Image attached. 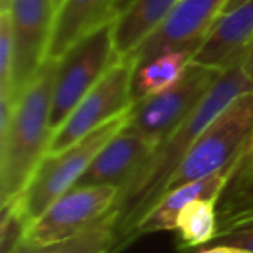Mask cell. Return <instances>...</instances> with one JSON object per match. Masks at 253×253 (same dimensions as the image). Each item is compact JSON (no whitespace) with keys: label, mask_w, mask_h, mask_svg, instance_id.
<instances>
[{"label":"cell","mask_w":253,"mask_h":253,"mask_svg":"<svg viewBox=\"0 0 253 253\" xmlns=\"http://www.w3.org/2000/svg\"><path fill=\"white\" fill-rule=\"evenodd\" d=\"M155 148L142 135L123 128L99 151L77 186H113L122 193L144 169Z\"/></svg>","instance_id":"obj_12"},{"label":"cell","mask_w":253,"mask_h":253,"mask_svg":"<svg viewBox=\"0 0 253 253\" xmlns=\"http://www.w3.org/2000/svg\"><path fill=\"white\" fill-rule=\"evenodd\" d=\"M9 12L16 50L12 97L18 102L21 92L47 59L56 7L52 0H12Z\"/></svg>","instance_id":"obj_9"},{"label":"cell","mask_w":253,"mask_h":253,"mask_svg":"<svg viewBox=\"0 0 253 253\" xmlns=\"http://www.w3.org/2000/svg\"><path fill=\"white\" fill-rule=\"evenodd\" d=\"M52 2H54V7H56V11H57V7L63 4V0H52Z\"/></svg>","instance_id":"obj_27"},{"label":"cell","mask_w":253,"mask_h":253,"mask_svg":"<svg viewBox=\"0 0 253 253\" xmlns=\"http://www.w3.org/2000/svg\"><path fill=\"white\" fill-rule=\"evenodd\" d=\"M193 56L194 50L191 49H173L165 50L146 63L137 64L132 78L134 104L162 94L179 84L186 75Z\"/></svg>","instance_id":"obj_16"},{"label":"cell","mask_w":253,"mask_h":253,"mask_svg":"<svg viewBox=\"0 0 253 253\" xmlns=\"http://www.w3.org/2000/svg\"><path fill=\"white\" fill-rule=\"evenodd\" d=\"M211 245H229L253 253V215L218 213V231Z\"/></svg>","instance_id":"obj_20"},{"label":"cell","mask_w":253,"mask_h":253,"mask_svg":"<svg viewBox=\"0 0 253 253\" xmlns=\"http://www.w3.org/2000/svg\"><path fill=\"white\" fill-rule=\"evenodd\" d=\"M217 198H200L180 210L177 217L179 248H196L210 245L218 231Z\"/></svg>","instance_id":"obj_17"},{"label":"cell","mask_w":253,"mask_h":253,"mask_svg":"<svg viewBox=\"0 0 253 253\" xmlns=\"http://www.w3.org/2000/svg\"><path fill=\"white\" fill-rule=\"evenodd\" d=\"M118 59L113 43V21L82 39L57 59L50 116L52 132Z\"/></svg>","instance_id":"obj_6"},{"label":"cell","mask_w":253,"mask_h":253,"mask_svg":"<svg viewBox=\"0 0 253 253\" xmlns=\"http://www.w3.org/2000/svg\"><path fill=\"white\" fill-rule=\"evenodd\" d=\"M252 134L253 90L239 95L205 128L167 182L163 196L169 191L205 179L238 162L245 155Z\"/></svg>","instance_id":"obj_4"},{"label":"cell","mask_w":253,"mask_h":253,"mask_svg":"<svg viewBox=\"0 0 253 253\" xmlns=\"http://www.w3.org/2000/svg\"><path fill=\"white\" fill-rule=\"evenodd\" d=\"M179 0H126L113 19L118 57H128L163 25Z\"/></svg>","instance_id":"obj_15"},{"label":"cell","mask_w":253,"mask_h":253,"mask_svg":"<svg viewBox=\"0 0 253 253\" xmlns=\"http://www.w3.org/2000/svg\"><path fill=\"white\" fill-rule=\"evenodd\" d=\"M120 198L113 186H75L30 224L23 245L42 246L63 241L101 224Z\"/></svg>","instance_id":"obj_8"},{"label":"cell","mask_w":253,"mask_h":253,"mask_svg":"<svg viewBox=\"0 0 253 253\" xmlns=\"http://www.w3.org/2000/svg\"><path fill=\"white\" fill-rule=\"evenodd\" d=\"M99 253H109V252H108V250H106V252H99Z\"/></svg>","instance_id":"obj_29"},{"label":"cell","mask_w":253,"mask_h":253,"mask_svg":"<svg viewBox=\"0 0 253 253\" xmlns=\"http://www.w3.org/2000/svg\"><path fill=\"white\" fill-rule=\"evenodd\" d=\"M252 42L253 0H245L217 19L207 39L194 52L191 63L225 70L245 57Z\"/></svg>","instance_id":"obj_13"},{"label":"cell","mask_w":253,"mask_h":253,"mask_svg":"<svg viewBox=\"0 0 253 253\" xmlns=\"http://www.w3.org/2000/svg\"><path fill=\"white\" fill-rule=\"evenodd\" d=\"M241 2H245V0H229L227 2V5H225V9H224V12H229V11H232L234 7H238Z\"/></svg>","instance_id":"obj_25"},{"label":"cell","mask_w":253,"mask_h":253,"mask_svg":"<svg viewBox=\"0 0 253 253\" xmlns=\"http://www.w3.org/2000/svg\"><path fill=\"white\" fill-rule=\"evenodd\" d=\"M130 111L132 109H128L123 115L113 118L111 122L104 123L90 135L64 151L45 155L40 160L23 193L14 198L30 224L37 220L54 201L77 186L99 151L126 126Z\"/></svg>","instance_id":"obj_3"},{"label":"cell","mask_w":253,"mask_h":253,"mask_svg":"<svg viewBox=\"0 0 253 253\" xmlns=\"http://www.w3.org/2000/svg\"><path fill=\"white\" fill-rule=\"evenodd\" d=\"M234 179L239 180H253V134L250 137L248 148H246L245 155H243L241 162H239V169L236 172Z\"/></svg>","instance_id":"obj_22"},{"label":"cell","mask_w":253,"mask_h":253,"mask_svg":"<svg viewBox=\"0 0 253 253\" xmlns=\"http://www.w3.org/2000/svg\"><path fill=\"white\" fill-rule=\"evenodd\" d=\"M229 0H179L163 25L132 54L141 64L173 49L196 52L217 19L224 14Z\"/></svg>","instance_id":"obj_10"},{"label":"cell","mask_w":253,"mask_h":253,"mask_svg":"<svg viewBox=\"0 0 253 253\" xmlns=\"http://www.w3.org/2000/svg\"><path fill=\"white\" fill-rule=\"evenodd\" d=\"M135 66L137 63L132 56L120 57L52 132L45 155L64 151L104 123L132 109V78Z\"/></svg>","instance_id":"obj_5"},{"label":"cell","mask_w":253,"mask_h":253,"mask_svg":"<svg viewBox=\"0 0 253 253\" xmlns=\"http://www.w3.org/2000/svg\"><path fill=\"white\" fill-rule=\"evenodd\" d=\"M12 0H0V11H9Z\"/></svg>","instance_id":"obj_26"},{"label":"cell","mask_w":253,"mask_h":253,"mask_svg":"<svg viewBox=\"0 0 253 253\" xmlns=\"http://www.w3.org/2000/svg\"><path fill=\"white\" fill-rule=\"evenodd\" d=\"M243 158V156H241ZM231 163L225 169L218 170L217 173L205 177V179L194 180V182L184 184V186L172 189L137 222L134 229L130 231V234L126 236L115 250H111V253L122 252L125 246H128L130 243H134L137 238L146 234H155V232L162 231H175L177 229V217H179L180 210L186 207L187 203L200 198H217L220 200L222 194L227 191L229 184H231L232 177L236 175L239 169V162Z\"/></svg>","instance_id":"obj_11"},{"label":"cell","mask_w":253,"mask_h":253,"mask_svg":"<svg viewBox=\"0 0 253 253\" xmlns=\"http://www.w3.org/2000/svg\"><path fill=\"white\" fill-rule=\"evenodd\" d=\"M222 71L191 63L179 84L162 94L135 102L125 128L158 146L193 115Z\"/></svg>","instance_id":"obj_7"},{"label":"cell","mask_w":253,"mask_h":253,"mask_svg":"<svg viewBox=\"0 0 253 253\" xmlns=\"http://www.w3.org/2000/svg\"><path fill=\"white\" fill-rule=\"evenodd\" d=\"M120 0H63L54 16L47 59H61L75 43L111 23Z\"/></svg>","instance_id":"obj_14"},{"label":"cell","mask_w":253,"mask_h":253,"mask_svg":"<svg viewBox=\"0 0 253 253\" xmlns=\"http://www.w3.org/2000/svg\"><path fill=\"white\" fill-rule=\"evenodd\" d=\"M56 59H45L16 102L9 130L0 137V200L19 196L30 182L52 137Z\"/></svg>","instance_id":"obj_2"},{"label":"cell","mask_w":253,"mask_h":253,"mask_svg":"<svg viewBox=\"0 0 253 253\" xmlns=\"http://www.w3.org/2000/svg\"><path fill=\"white\" fill-rule=\"evenodd\" d=\"M253 90V80L243 68V59L225 68L215 85L210 88L194 113L180 123L175 130L153 151L151 158L139 172L135 180L120 193L115 207L116 243L113 250L130 234L137 222L155 207L163 196L167 182L177 167L182 163L189 149L198 141L203 130L231 104L246 92Z\"/></svg>","instance_id":"obj_1"},{"label":"cell","mask_w":253,"mask_h":253,"mask_svg":"<svg viewBox=\"0 0 253 253\" xmlns=\"http://www.w3.org/2000/svg\"><path fill=\"white\" fill-rule=\"evenodd\" d=\"M116 243L115 232V210L95 227L77 234L63 241L49 243L42 246L21 245L14 253H99L111 252Z\"/></svg>","instance_id":"obj_18"},{"label":"cell","mask_w":253,"mask_h":253,"mask_svg":"<svg viewBox=\"0 0 253 253\" xmlns=\"http://www.w3.org/2000/svg\"><path fill=\"white\" fill-rule=\"evenodd\" d=\"M193 253H252L248 250L243 248H236V246H229V245H211V246H205V248L194 250Z\"/></svg>","instance_id":"obj_23"},{"label":"cell","mask_w":253,"mask_h":253,"mask_svg":"<svg viewBox=\"0 0 253 253\" xmlns=\"http://www.w3.org/2000/svg\"><path fill=\"white\" fill-rule=\"evenodd\" d=\"M30 222L19 208L18 201L12 200L2 203L0 211V253H14L25 243Z\"/></svg>","instance_id":"obj_19"},{"label":"cell","mask_w":253,"mask_h":253,"mask_svg":"<svg viewBox=\"0 0 253 253\" xmlns=\"http://www.w3.org/2000/svg\"><path fill=\"white\" fill-rule=\"evenodd\" d=\"M14 57L11 12L0 11V97L14 99Z\"/></svg>","instance_id":"obj_21"},{"label":"cell","mask_w":253,"mask_h":253,"mask_svg":"<svg viewBox=\"0 0 253 253\" xmlns=\"http://www.w3.org/2000/svg\"><path fill=\"white\" fill-rule=\"evenodd\" d=\"M125 2H126V0H120V5H123ZM120 9H122V7H120Z\"/></svg>","instance_id":"obj_28"},{"label":"cell","mask_w":253,"mask_h":253,"mask_svg":"<svg viewBox=\"0 0 253 253\" xmlns=\"http://www.w3.org/2000/svg\"><path fill=\"white\" fill-rule=\"evenodd\" d=\"M243 68H245L246 75L253 80V42L250 43V47L245 52V57H243Z\"/></svg>","instance_id":"obj_24"}]
</instances>
